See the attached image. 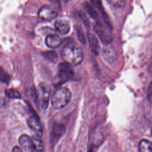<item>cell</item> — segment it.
I'll use <instances>...</instances> for the list:
<instances>
[{
    "label": "cell",
    "mask_w": 152,
    "mask_h": 152,
    "mask_svg": "<svg viewBox=\"0 0 152 152\" xmlns=\"http://www.w3.org/2000/svg\"><path fill=\"white\" fill-rule=\"evenodd\" d=\"M61 56L65 62L72 66H77L82 62L84 54L81 48L78 44L71 42L63 48Z\"/></svg>",
    "instance_id": "cell-1"
},
{
    "label": "cell",
    "mask_w": 152,
    "mask_h": 152,
    "mask_svg": "<svg viewBox=\"0 0 152 152\" xmlns=\"http://www.w3.org/2000/svg\"><path fill=\"white\" fill-rule=\"evenodd\" d=\"M71 98L70 91L65 87L58 88L53 94L51 99V103L55 109H61L66 106Z\"/></svg>",
    "instance_id": "cell-2"
},
{
    "label": "cell",
    "mask_w": 152,
    "mask_h": 152,
    "mask_svg": "<svg viewBox=\"0 0 152 152\" xmlns=\"http://www.w3.org/2000/svg\"><path fill=\"white\" fill-rule=\"evenodd\" d=\"M32 93L40 107L46 109L48 106L50 94V89L49 86L45 83H40L37 89L33 88Z\"/></svg>",
    "instance_id": "cell-3"
},
{
    "label": "cell",
    "mask_w": 152,
    "mask_h": 152,
    "mask_svg": "<svg viewBox=\"0 0 152 152\" xmlns=\"http://www.w3.org/2000/svg\"><path fill=\"white\" fill-rule=\"evenodd\" d=\"M108 29L110 28L107 26H104L99 21H97L94 26V31L104 45L110 43L112 39L110 31H108Z\"/></svg>",
    "instance_id": "cell-4"
},
{
    "label": "cell",
    "mask_w": 152,
    "mask_h": 152,
    "mask_svg": "<svg viewBox=\"0 0 152 152\" xmlns=\"http://www.w3.org/2000/svg\"><path fill=\"white\" fill-rule=\"evenodd\" d=\"M58 75L60 81L62 83L69 80L74 75L72 65L65 62L61 63L58 66Z\"/></svg>",
    "instance_id": "cell-5"
},
{
    "label": "cell",
    "mask_w": 152,
    "mask_h": 152,
    "mask_svg": "<svg viewBox=\"0 0 152 152\" xmlns=\"http://www.w3.org/2000/svg\"><path fill=\"white\" fill-rule=\"evenodd\" d=\"M27 124L31 131L34 132L36 136L40 138L42 136L43 131L38 117L36 115H31L27 120Z\"/></svg>",
    "instance_id": "cell-6"
},
{
    "label": "cell",
    "mask_w": 152,
    "mask_h": 152,
    "mask_svg": "<svg viewBox=\"0 0 152 152\" xmlns=\"http://www.w3.org/2000/svg\"><path fill=\"white\" fill-rule=\"evenodd\" d=\"M38 16L45 21H51L57 16V12L55 10L48 5L42 7L38 11Z\"/></svg>",
    "instance_id": "cell-7"
},
{
    "label": "cell",
    "mask_w": 152,
    "mask_h": 152,
    "mask_svg": "<svg viewBox=\"0 0 152 152\" xmlns=\"http://www.w3.org/2000/svg\"><path fill=\"white\" fill-rule=\"evenodd\" d=\"M102 56L103 58L109 64L114 63L117 59V53L115 48L109 44L105 45L102 49Z\"/></svg>",
    "instance_id": "cell-8"
},
{
    "label": "cell",
    "mask_w": 152,
    "mask_h": 152,
    "mask_svg": "<svg viewBox=\"0 0 152 152\" xmlns=\"http://www.w3.org/2000/svg\"><path fill=\"white\" fill-rule=\"evenodd\" d=\"M65 131L64 125L60 124H54L50 137V141L52 143H56L58 140L62 136Z\"/></svg>",
    "instance_id": "cell-9"
},
{
    "label": "cell",
    "mask_w": 152,
    "mask_h": 152,
    "mask_svg": "<svg viewBox=\"0 0 152 152\" xmlns=\"http://www.w3.org/2000/svg\"><path fill=\"white\" fill-rule=\"evenodd\" d=\"M90 2H91V5L93 7H94V8H96L100 12V14L103 17V20L105 23L106 26L111 30L112 27H111V24H110L109 18L107 17V15L104 10V8L102 5L101 1L100 0H90Z\"/></svg>",
    "instance_id": "cell-10"
},
{
    "label": "cell",
    "mask_w": 152,
    "mask_h": 152,
    "mask_svg": "<svg viewBox=\"0 0 152 152\" xmlns=\"http://www.w3.org/2000/svg\"><path fill=\"white\" fill-rule=\"evenodd\" d=\"M55 29L61 34H66L69 33L71 27L70 24L66 20L60 19L56 21L55 23Z\"/></svg>",
    "instance_id": "cell-11"
},
{
    "label": "cell",
    "mask_w": 152,
    "mask_h": 152,
    "mask_svg": "<svg viewBox=\"0 0 152 152\" xmlns=\"http://www.w3.org/2000/svg\"><path fill=\"white\" fill-rule=\"evenodd\" d=\"M20 146L27 152H31L33 146V138L27 134L20 136L18 140Z\"/></svg>",
    "instance_id": "cell-12"
},
{
    "label": "cell",
    "mask_w": 152,
    "mask_h": 152,
    "mask_svg": "<svg viewBox=\"0 0 152 152\" xmlns=\"http://www.w3.org/2000/svg\"><path fill=\"white\" fill-rule=\"evenodd\" d=\"M46 45L51 49H55L60 46L61 39L59 36L56 34H49L45 39Z\"/></svg>",
    "instance_id": "cell-13"
},
{
    "label": "cell",
    "mask_w": 152,
    "mask_h": 152,
    "mask_svg": "<svg viewBox=\"0 0 152 152\" xmlns=\"http://www.w3.org/2000/svg\"><path fill=\"white\" fill-rule=\"evenodd\" d=\"M88 39L91 52L95 55H98L100 52V47L97 38L91 33L88 34Z\"/></svg>",
    "instance_id": "cell-14"
},
{
    "label": "cell",
    "mask_w": 152,
    "mask_h": 152,
    "mask_svg": "<svg viewBox=\"0 0 152 152\" xmlns=\"http://www.w3.org/2000/svg\"><path fill=\"white\" fill-rule=\"evenodd\" d=\"M33 138V146L31 152H44V146L40 138L34 136Z\"/></svg>",
    "instance_id": "cell-15"
},
{
    "label": "cell",
    "mask_w": 152,
    "mask_h": 152,
    "mask_svg": "<svg viewBox=\"0 0 152 152\" xmlns=\"http://www.w3.org/2000/svg\"><path fill=\"white\" fill-rule=\"evenodd\" d=\"M140 152H152V142L146 139L141 140L138 144Z\"/></svg>",
    "instance_id": "cell-16"
},
{
    "label": "cell",
    "mask_w": 152,
    "mask_h": 152,
    "mask_svg": "<svg viewBox=\"0 0 152 152\" xmlns=\"http://www.w3.org/2000/svg\"><path fill=\"white\" fill-rule=\"evenodd\" d=\"M83 7L91 18H93V19L98 18V14L97 12V11L91 4L87 2H85L83 4Z\"/></svg>",
    "instance_id": "cell-17"
},
{
    "label": "cell",
    "mask_w": 152,
    "mask_h": 152,
    "mask_svg": "<svg viewBox=\"0 0 152 152\" xmlns=\"http://www.w3.org/2000/svg\"><path fill=\"white\" fill-rule=\"evenodd\" d=\"M5 94L10 99H19L21 98V94L18 91L14 88L6 89L5 91Z\"/></svg>",
    "instance_id": "cell-18"
},
{
    "label": "cell",
    "mask_w": 152,
    "mask_h": 152,
    "mask_svg": "<svg viewBox=\"0 0 152 152\" xmlns=\"http://www.w3.org/2000/svg\"><path fill=\"white\" fill-rule=\"evenodd\" d=\"M10 75L2 68L0 67V81L7 84L10 82Z\"/></svg>",
    "instance_id": "cell-19"
},
{
    "label": "cell",
    "mask_w": 152,
    "mask_h": 152,
    "mask_svg": "<svg viewBox=\"0 0 152 152\" xmlns=\"http://www.w3.org/2000/svg\"><path fill=\"white\" fill-rule=\"evenodd\" d=\"M109 4L116 8H121L125 7V0H107Z\"/></svg>",
    "instance_id": "cell-20"
},
{
    "label": "cell",
    "mask_w": 152,
    "mask_h": 152,
    "mask_svg": "<svg viewBox=\"0 0 152 152\" xmlns=\"http://www.w3.org/2000/svg\"><path fill=\"white\" fill-rule=\"evenodd\" d=\"M43 55L49 60L52 61V62H55L57 60V55L56 53L55 52H46L44 53Z\"/></svg>",
    "instance_id": "cell-21"
},
{
    "label": "cell",
    "mask_w": 152,
    "mask_h": 152,
    "mask_svg": "<svg viewBox=\"0 0 152 152\" xmlns=\"http://www.w3.org/2000/svg\"><path fill=\"white\" fill-rule=\"evenodd\" d=\"M147 99L150 102L152 103V81L150 82L147 90Z\"/></svg>",
    "instance_id": "cell-22"
},
{
    "label": "cell",
    "mask_w": 152,
    "mask_h": 152,
    "mask_svg": "<svg viewBox=\"0 0 152 152\" xmlns=\"http://www.w3.org/2000/svg\"><path fill=\"white\" fill-rule=\"evenodd\" d=\"M12 152H23V151L20 147H19L18 146H15L13 147Z\"/></svg>",
    "instance_id": "cell-23"
}]
</instances>
